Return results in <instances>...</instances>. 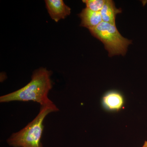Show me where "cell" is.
Returning <instances> with one entry per match:
<instances>
[{"label":"cell","mask_w":147,"mask_h":147,"mask_svg":"<svg viewBox=\"0 0 147 147\" xmlns=\"http://www.w3.org/2000/svg\"><path fill=\"white\" fill-rule=\"evenodd\" d=\"M51 75V71L44 67L35 70L28 84L20 89L1 96L0 102L32 101L40 105L52 102L48 96L53 88Z\"/></svg>","instance_id":"obj_1"},{"label":"cell","mask_w":147,"mask_h":147,"mask_svg":"<svg viewBox=\"0 0 147 147\" xmlns=\"http://www.w3.org/2000/svg\"><path fill=\"white\" fill-rule=\"evenodd\" d=\"M94 36L103 43L109 57L126 54L131 40L123 37L119 32L115 25L101 22L94 28L89 30Z\"/></svg>","instance_id":"obj_3"},{"label":"cell","mask_w":147,"mask_h":147,"mask_svg":"<svg viewBox=\"0 0 147 147\" xmlns=\"http://www.w3.org/2000/svg\"><path fill=\"white\" fill-rule=\"evenodd\" d=\"M103 22L115 25L117 15L121 13V8H117L112 0H106L103 7L100 11Z\"/></svg>","instance_id":"obj_7"},{"label":"cell","mask_w":147,"mask_h":147,"mask_svg":"<svg viewBox=\"0 0 147 147\" xmlns=\"http://www.w3.org/2000/svg\"><path fill=\"white\" fill-rule=\"evenodd\" d=\"M59 111L53 101L40 105L38 115L24 128L11 134L7 139V144L13 147H43L41 140L44 127L43 121L50 113Z\"/></svg>","instance_id":"obj_2"},{"label":"cell","mask_w":147,"mask_h":147,"mask_svg":"<svg viewBox=\"0 0 147 147\" xmlns=\"http://www.w3.org/2000/svg\"><path fill=\"white\" fill-rule=\"evenodd\" d=\"M142 147H147V141H145L144 145Z\"/></svg>","instance_id":"obj_9"},{"label":"cell","mask_w":147,"mask_h":147,"mask_svg":"<svg viewBox=\"0 0 147 147\" xmlns=\"http://www.w3.org/2000/svg\"><path fill=\"white\" fill-rule=\"evenodd\" d=\"M45 3L48 13L55 22L64 19L71 13V8L63 0H45Z\"/></svg>","instance_id":"obj_4"},{"label":"cell","mask_w":147,"mask_h":147,"mask_svg":"<svg viewBox=\"0 0 147 147\" xmlns=\"http://www.w3.org/2000/svg\"><path fill=\"white\" fill-rule=\"evenodd\" d=\"M106 0H84L87 8L95 12H100L103 7Z\"/></svg>","instance_id":"obj_8"},{"label":"cell","mask_w":147,"mask_h":147,"mask_svg":"<svg viewBox=\"0 0 147 147\" xmlns=\"http://www.w3.org/2000/svg\"><path fill=\"white\" fill-rule=\"evenodd\" d=\"M81 19L80 26L91 30L102 22L100 12H95L88 8L84 9L79 14Z\"/></svg>","instance_id":"obj_5"},{"label":"cell","mask_w":147,"mask_h":147,"mask_svg":"<svg viewBox=\"0 0 147 147\" xmlns=\"http://www.w3.org/2000/svg\"><path fill=\"white\" fill-rule=\"evenodd\" d=\"M103 107L110 111H118L122 108L124 98L118 92L110 91L106 93L102 99Z\"/></svg>","instance_id":"obj_6"}]
</instances>
